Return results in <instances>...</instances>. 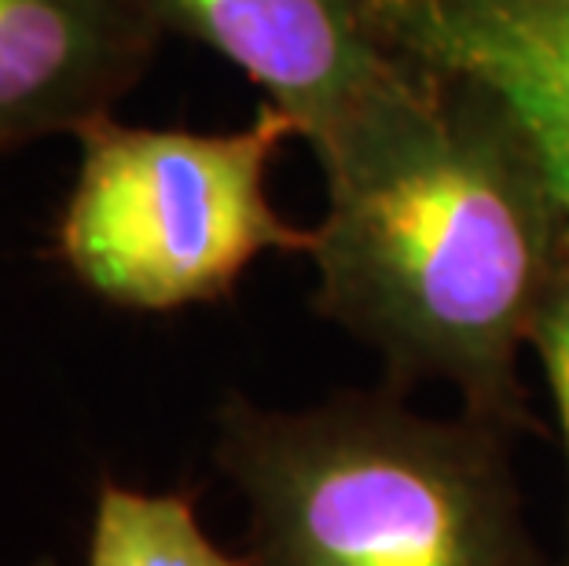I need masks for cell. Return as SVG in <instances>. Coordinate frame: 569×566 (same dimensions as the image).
I'll return each instance as SVG.
<instances>
[{
    "instance_id": "obj_1",
    "label": "cell",
    "mask_w": 569,
    "mask_h": 566,
    "mask_svg": "<svg viewBox=\"0 0 569 566\" xmlns=\"http://www.w3.org/2000/svg\"><path fill=\"white\" fill-rule=\"evenodd\" d=\"M317 162L320 317L371 346L393 390L433 379L481 424L526 427L518 357L569 210L511 103L475 78L411 63Z\"/></svg>"
},
{
    "instance_id": "obj_2",
    "label": "cell",
    "mask_w": 569,
    "mask_h": 566,
    "mask_svg": "<svg viewBox=\"0 0 569 566\" xmlns=\"http://www.w3.org/2000/svg\"><path fill=\"white\" fill-rule=\"evenodd\" d=\"M213 464L247 504V566H548L507 430L433 419L393 387L269 408L228 394Z\"/></svg>"
},
{
    "instance_id": "obj_3",
    "label": "cell",
    "mask_w": 569,
    "mask_h": 566,
    "mask_svg": "<svg viewBox=\"0 0 569 566\" xmlns=\"http://www.w3.org/2000/svg\"><path fill=\"white\" fill-rule=\"evenodd\" d=\"M298 137L272 103L232 132L140 129L96 118L59 221V258L96 298L173 312L232 298L264 255H309L312 228L276 214L269 166Z\"/></svg>"
},
{
    "instance_id": "obj_4",
    "label": "cell",
    "mask_w": 569,
    "mask_h": 566,
    "mask_svg": "<svg viewBox=\"0 0 569 566\" xmlns=\"http://www.w3.org/2000/svg\"><path fill=\"white\" fill-rule=\"evenodd\" d=\"M159 33H180L239 67L290 118L312 155L357 126L411 63L386 44L371 0H132Z\"/></svg>"
},
{
    "instance_id": "obj_5",
    "label": "cell",
    "mask_w": 569,
    "mask_h": 566,
    "mask_svg": "<svg viewBox=\"0 0 569 566\" xmlns=\"http://www.w3.org/2000/svg\"><path fill=\"white\" fill-rule=\"evenodd\" d=\"M390 48L500 92L569 210V0H371Z\"/></svg>"
},
{
    "instance_id": "obj_6",
    "label": "cell",
    "mask_w": 569,
    "mask_h": 566,
    "mask_svg": "<svg viewBox=\"0 0 569 566\" xmlns=\"http://www.w3.org/2000/svg\"><path fill=\"white\" fill-rule=\"evenodd\" d=\"M159 38L132 0H0V151L107 118Z\"/></svg>"
},
{
    "instance_id": "obj_7",
    "label": "cell",
    "mask_w": 569,
    "mask_h": 566,
    "mask_svg": "<svg viewBox=\"0 0 569 566\" xmlns=\"http://www.w3.org/2000/svg\"><path fill=\"white\" fill-rule=\"evenodd\" d=\"M84 566H247L217 548L188 493H143L103 481Z\"/></svg>"
},
{
    "instance_id": "obj_8",
    "label": "cell",
    "mask_w": 569,
    "mask_h": 566,
    "mask_svg": "<svg viewBox=\"0 0 569 566\" xmlns=\"http://www.w3.org/2000/svg\"><path fill=\"white\" fill-rule=\"evenodd\" d=\"M529 349L540 357L543 379H548L555 419L562 430V453H566V481H569V239L562 247V258L555 265L551 284L543 291V302L532 317Z\"/></svg>"
},
{
    "instance_id": "obj_9",
    "label": "cell",
    "mask_w": 569,
    "mask_h": 566,
    "mask_svg": "<svg viewBox=\"0 0 569 566\" xmlns=\"http://www.w3.org/2000/svg\"><path fill=\"white\" fill-rule=\"evenodd\" d=\"M30 566H56L52 559H38V563H30Z\"/></svg>"
}]
</instances>
